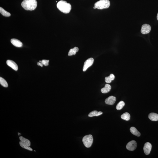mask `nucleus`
Masks as SVG:
<instances>
[{"mask_svg":"<svg viewBox=\"0 0 158 158\" xmlns=\"http://www.w3.org/2000/svg\"><path fill=\"white\" fill-rule=\"evenodd\" d=\"M20 140L21 142H23L26 144L30 146L31 145V142L30 141L27 139H26L22 137H19Z\"/></svg>","mask_w":158,"mask_h":158,"instance_id":"18","label":"nucleus"},{"mask_svg":"<svg viewBox=\"0 0 158 158\" xmlns=\"http://www.w3.org/2000/svg\"><path fill=\"white\" fill-rule=\"evenodd\" d=\"M7 64L9 66L15 71L18 70V68L17 65L12 60H8L7 61Z\"/></svg>","mask_w":158,"mask_h":158,"instance_id":"10","label":"nucleus"},{"mask_svg":"<svg viewBox=\"0 0 158 158\" xmlns=\"http://www.w3.org/2000/svg\"><path fill=\"white\" fill-rule=\"evenodd\" d=\"M94 60L93 58H90L85 61L83 68V72L86 71L88 68L92 65L94 63Z\"/></svg>","mask_w":158,"mask_h":158,"instance_id":"6","label":"nucleus"},{"mask_svg":"<svg viewBox=\"0 0 158 158\" xmlns=\"http://www.w3.org/2000/svg\"><path fill=\"white\" fill-rule=\"evenodd\" d=\"M137 143L135 141L132 140L128 142L126 145L127 149L130 151H133L137 147Z\"/></svg>","mask_w":158,"mask_h":158,"instance_id":"5","label":"nucleus"},{"mask_svg":"<svg viewBox=\"0 0 158 158\" xmlns=\"http://www.w3.org/2000/svg\"><path fill=\"white\" fill-rule=\"evenodd\" d=\"M111 85L108 84L105 85L104 87L101 89V92L103 94H106L110 92L111 91Z\"/></svg>","mask_w":158,"mask_h":158,"instance_id":"13","label":"nucleus"},{"mask_svg":"<svg viewBox=\"0 0 158 158\" xmlns=\"http://www.w3.org/2000/svg\"><path fill=\"white\" fill-rule=\"evenodd\" d=\"M57 6L59 10L65 14L69 13L72 9V6L70 4L63 0L59 1Z\"/></svg>","mask_w":158,"mask_h":158,"instance_id":"1","label":"nucleus"},{"mask_svg":"<svg viewBox=\"0 0 158 158\" xmlns=\"http://www.w3.org/2000/svg\"><path fill=\"white\" fill-rule=\"evenodd\" d=\"M149 118L153 121H158V114L156 113H151L149 114Z\"/></svg>","mask_w":158,"mask_h":158,"instance_id":"12","label":"nucleus"},{"mask_svg":"<svg viewBox=\"0 0 158 158\" xmlns=\"http://www.w3.org/2000/svg\"><path fill=\"white\" fill-rule=\"evenodd\" d=\"M11 42L14 46L17 47H21L22 46V43L16 39L12 38L11 40Z\"/></svg>","mask_w":158,"mask_h":158,"instance_id":"11","label":"nucleus"},{"mask_svg":"<svg viewBox=\"0 0 158 158\" xmlns=\"http://www.w3.org/2000/svg\"><path fill=\"white\" fill-rule=\"evenodd\" d=\"M18 135H21V134H20V133H18Z\"/></svg>","mask_w":158,"mask_h":158,"instance_id":"28","label":"nucleus"},{"mask_svg":"<svg viewBox=\"0 0 158 158\" xmlns=\"http://www.w3.org/2000/svg\"><path fill=\"white\" fill-rule=\"evenodd\" d=\"M82 141L85 147L87 148L90 147L93 142V138L91 135L85 136L83 137Z\"/></svg>","mask_w":158,"mask_h":158,"instance_id":"4","label":"nucleus"},{"mask_svg":"<svg viewBox=\"0 0 158 158\" xmlns=\"http://www.w3.org/2000/svg\"><path fill=\"white\" fill-rule=\"evenodd\" d=\"M121 118L123 120L128 121L130 118V115L128 112H126L122 114L121 116Z\"/></svg>","mask_w":158,"mask_h":158,"instance_id":"20","label":"nucleus"},{"mask_svg":"<svg viewBox=\"0 0 158 158\" xmlns=\"http://www.w3.org/2000/svg\"><path fill=\"white\" fill-rule=\"evenodd\" d=\"M157 17V19L158 20V13Z\"/></svg>","mask_w":158,"mask_h":158,"instance_id":"26","label":"nucleus"},{"mask_svg":"<svg viewBox=\"0 0 158 158\" xmlns=\"http://www.w3.org/2000/svg\"><path fill=\"white\" fill-rule=\"evenodd\" d=\"M79 48L78 47H75L73 49H71L69 51L68 55L69 56H72L73 55H75L76 53L78 51Z\"/></svg>","mask_w":158,"mask_h":158,"instance_id":"17","label":"nucleus"},{"mask_svg":"<svg viewBox=\"0 0 158 158\" xmlns=\"http://www.w3.org/2000/svg\"><path fill=\"white\" fill-rule=\"evenodd\" d=\"M103 113L102 111H99L98 112L97 111H94L90 113L88 116L90 117H92L94 116H98L101 115Z\"/></svg>","mask_w":158,"mask_h":158,"instance_id":"15","label":"nucleus"},{"mask_svg":"<svg viewBox=\"0 0 158 158\" xmlns=\"http://www.w3.org/2000/svg\"><path fill=\"white\" fill-rule=\"evenodd\" d=\"M110 5V2L109 0H100L95 4V7L99 10L108 8Z\"/></svg>","mask_w":158,"mask_h":158,"instance_id":"3","label":"nucleus"},{"mask_svg":"<svg viewBox=\"0 0 158 158\" xmlns=\"http://www.w3.org/2000/svg\"><path fill=\"white\" fill-rule=\"evenodd\" d=\"M0 83L4 87H7L8 86V84L7 82L4 79L1 77H0Z\"/></svg>","mask_w":158,"mask_h":158,"instance_id":"23","label":"nucleus"},{"mask_svg":"<svg viewBox=\"0 0 158 158\" xmlns=\"http://www.w3.org/2000/svg\"><path fill=\"white\" fill-rule=\"evenodd\" d=\"M130 131L133 134L138 137H140L141 135L140 132L134 127H132L130 128Z\"/></svg>","mask_w":158,"mask_h":158,"instance_id":"14","label":"nucleus"},{"mask_svg":"<svg viewBox=\"0 0 158 158\" xmlns=\"http://www.w3.org/2000/svg\"><path fill=\"white\" fill-rule=\"evenodd\" d=\"M19 144L23 148L25 149L28 150L29 151H32V149L30 148L29 146L26 144L23 143V142H19Z\"/></svg>","mask_w":158,"mask_h":158,"instance_id":"22","label":"nucleus"},{"mask_svg":"<svg viewBox=\"0 0 158 158\" xmlns=\"http://www.w3.org/2000/svg\"><path fill=\"white\" fill-rule=\"evenodd\" d=\"M0 12L3 16L6 17H9L11 16V14L3 9L2 8L0 7Z\"/></svg>","mask_w":158,"mask_h":158,"instance_id":"19","label":"nucleus"},{"mask_svg":"<svg viewBox=\"0 0 158 158\" xmlns=\"http://www.w3.org/2000/svg\"><path fill=\"white\" fill-rule=\"evenodd\" d=\"M151 26L147 24H144L142 26L141 32L143 34H148L151 31Z\"/></svg>","mask_w":158,"mask_h":158,"instance_id":"7","label":"nucleus"},{"mask_svg":"<svg viewBox=\"0 0 158 158\" xmlns=\"http://www.w3.org/2000/svg\"><path fill=\"white\" fill-rule=\"evenodd\" d=\"M125 105V102L122 101H120L116 106V109L118 110H121L122 108Z\"/></svg>","mask_w":158,"mask_h":158,"instance_id":"21","label":"nucleus"},{"mask_svg":"<svg viewBox=\"0 0 158 158\" xmlns=\"http://www.w3.org/2000/svg\"><path fill=\"white\" fill-rule=\"evenodd\" d=\"M116 100V97L114 96H111L105 100V103L107 104L112 105L115 103Z\"/></svg>","mask_w":158,"mask_h":158,"instance_id":"9","label":"nucleus"},{"mask_svg":"<svg viewBox=\"0 0 158 158\" xmlns=\"http://www.w3.org/2000/svg\"><path fill=\"white\" fill-rule=\"evenodd\" d=\"M49 60H43L41 61V63L45 66H47L49 64Z\"/></svg>","mask_w":158,"mask_h":158,"instance_id":"24","label":"nucleus"},{"mask_svg":"<svg viewBox=\"0 0 158 158\" xmlns=\"http://www.w3.org/2000/svg\"><path fill=\"white\" fill-rule=\"evenodd\" d=\"M115 78L114 74H111L109 77H105V80L106 83H111L112 80H113Z\"/></svg>","mask_w":158,"mask_h":158,"instance_id":"16","label":"nucleus"},{"mask_svg":"<svg viewBox=\"0 0 158 158\" xmlns=\"http://www.w3.org/2000/svg\"><path fill=\"white\" fill-rule=\"evenodd\" d=\"M152 146L151 143L149 142H147L145 143L143 147V151L144 153L146 155L150 154Z\"/></svg>","mask_w":158,"mask_h":158,"instance_id":"8","label":"nucleus"},{"mask_svg":"<svg viewBox=\"0 0 158 158\" xmlns=\"http://www.w3.org/2000/svg\"><path fill=\"white\" fill-rule=\"evenodd\" d=\"M94 9H96V7H95V6H94Z\"/></svg>","mask_w":158,"mask_h":158,"instance_id":"27","label":"nucleus"},{"mask_svg":"<svg viewBox=\"0 0 158 158\" xmlns=\"http://www.w3.org/2000/svg\"><path fill=\"white\" fill-rule=\"evenodd\" d=\"M37 65H38V66H41V67H43V63H41L39 62L37 63Z\"/></svg>","mask_w":158,"mask_h":158,"instance_id":"25","label":"nucleus"},{"mask_svg":"<svg viewBox=\"0 0 158 158\" xmlns=\"http://www.w3.org/2000/svg\"><path fill=\"white\" fill-rule=\"evenodd\" d=\"M36 0H24L21 3V6L26 10H35L37 7Z\"/></svg>","mask_w":158,"mask_h":158,"instance_id":"2","label":"nucleus"}]
</instances>
